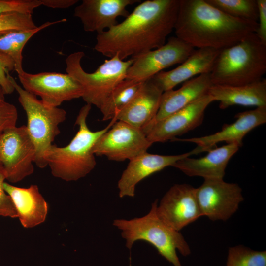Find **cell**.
<instances>
[{"mask_svg":"<svg viewBox=\"0 0 266 266\" xmlns=\"http://www.w3.org/2000/svg\"><path fill=\"white\" fill-rule=\"evenodd\" d=\"M152 145L141 130L117 120L97 140L92 151L110 160L130 161L146 152Z\"/></svg>","mask_w":266,"mask_h":266,"instance_id":"30bf717a","label":"cell"},{"mask_svg":"<svg viewBox=\"0 0 266 266\" xmlns=\"http://www.w3.org/2000/svg\"><path fill=\"white\" fill-rule=\"evenodd\" d=\"M6 180L4 170L0 165V216L12 218H18V214L10 196L3 188Z\"/></svg>","mask_w":266,"mask_h":266,"instance_id":"1f68e13d","label":"cell"},{"mask_svg":"<svg viewBox=\"0 0 266 266\" xmlns=\"http://www.w3.org/2000/svg\"><path fill=\"white\" fill-rule=\"evenodd\" d=\"M235 118H236L235 122L231 124H224L220 131L213 134L190 138H175L173 140L196 144L197 147L194 149L195 154L208 152L221 142L234 143L240 147L242 145L243 138L247 133L266 122V106L239 112Z\"/></svg>","mask_w":266,"mask_h":266,"instance_id":"9a60e30c","label":"cell"},{"mask_svg":"<svg viewBox=\"0 0 266 266\" xmlns=\"http://www.w3.org/2000/svg\"><path fill=\"white\" fill-rule=\"evenodd\" d=\"M220 50L212 48L195 49L180 65L168 71H162L150 79L164 92L196 75L210 73Z\"/></svg>","mask_w":266,"mask_h":266,"instance_id":"d6986e66","label":"cell"},{"mask_svg":"<svg viewBox=\"0 0 266 266\" xmlns=\"http://www.w3.org/2000/svg\"><path fill=\"white\" fill-rule=\"evenodd\" d=\"M212 85L210 73H208L184 82L177 90L164 92L153 125L207 94Z\"/></svg>","mask_w":266,"mask_h":266,"instance_id":"7402d4cb","label":"cell"},{"mask_svg":"<svg viewBox=\"0 0 266 266\" xmlns=\"http://www.w3.org/2000/svg\"><path fill=\"white\" fill-rule=\"evenodd\" d=\"M91 106L86 104L80 109L75 124L79 126L78 131L67 145L59 147L52 144L44 152V161L54 177L66 181H77L95 168L96 161L92 151L94 145L116 120L113 118L105 128L92 131L87 124Z\"/></svg>","mask_w":266,"mask_h":266,"instance_id":"3957f363","label":"cell"},{"mask_svg":"<svg viewBox=\"0 0 266 266\" xmlns=\"http://www.w3.org/2000/svg\"><path fill=\"white\" fill-rule=\"evenodd\" d=\"M9 78L27 116L26 126L36 150L34 164L40 168H44L47 166L43 155L60 133L59 125L66 120V112L63 108L45 105L36 96L24 90L10 74Z\"/></svg>","mask_w":266,"mask_h":266,"instance_id":"52a82bcc","label":"cell"},{"mask_svg":"<svg viewBox=\"0 0 266 266\" xmlns=\"http://www.w3.org/2000/svg\"><path fill=\"white\" fill-rule=\"evenodd\" d=\"M66 19L48 21L36 28L16 30L0 33V52L9 56L15 63V71L18 73L23 69V50L29 39L40 31L54 24L64 22Z\"/></svg>","mask_w":266,"mask_h":266,"instance_id":"cb8c5ba5","label":"cell"},{"mask_svg":"<svg viewBox=\"0 0 266 266\" xmlns=\"http://www.w3.org/2000/svg\"><path fill=\"white\" fill-rule=\"evenodd\" d=\"M3 188L12 200L23 227L32 228L45 221L48 204L37 185L21 188L4 182Z\"/></svg>","mask_w":266,"mask_h":266,"instance_id":"44dd1931","label":"cell"},{"mask_svg":"<svg viewBox=\"0 0 266 266\" xmlns=\"http://www.w3.org/2000/svg\"><path fill=\"white\" fill-rule=\"evenodd\" d=\"M36 150L26 125L5 131L0 136V165L6 180L20 182L34 172Z\"/></svg>","mask_w":266,"mask_h":266,"instance_id":"ba28073f","label":"cell"},{"mask_svg":"<svg viewBox=\"0 0 266 266\" xmlns=\"http://www.w3.org/2000/svg\"><path fill=\"white\" fill-rule=\"evenodd\" d=\"M140 0H82L74 11V16L79 18L86 32L97 33L117 25L119 17L126 18L129 13L127 7Z\"/></svg>","mask_w":266,"mask_h":266,"instance_id":"2e32d148","label":"cell"},{"mask_svg":"<svg viewBox=\"0 0 266 266\" xmlns=\"http://www.w3.org/2000/svg\"><path fill=\"white\" fill-rule=\"evenodd\" d=\"M266 72V44L256 33L220 51L210 72L212 84L237 86L263 79Z\"/></svg>","mask_w":266,"mask_h":266,"instance_id":"277c9868","label":"cell"},{"mask_svg":"<svg viewBox=\"0 0 266 266\" xmlns=\"http://www.w3.org/2000/svg\"><path fill=\"white\" fill-rule=\"evenodd\" d=\"M5 93L4 92L0 85V103L5 100Z\"/></svg>","mask_w":266,"mask_h":266,"instance_id":"e575fe53","label":"cell"},{"mask_svg":"<svg viewBox=\"0 0 266 266\" xmlns=\"http://www.w3.org/2000/svg\"><path fill=\"white\" fill-rule=\"evenodd\" d=\"M226 266H266V252L242 245L230 247Z\"/></svg>","mask_w":266,"mask_h":266,"instance_id":"4316f807","label":"cell"},{"mask_svg":"<svg viewBox=\"0 0 266 266\" xmlns=\"http://www.w3.org/2000/svg\"><path fill=\"white\" fill-rule=\"evenodd\" d=\"M163 93L150 79L143 82L132 100L113 118L139 129L145 134L155 122Z\"/></svg>","mask_w":266,"mask_h":266,"instance_id":"e0dca14e","label":"cell"},{"mask_svg":"<svg viewBox=\"0 0 266 266\" xmlns=\"http://www.w3.org/2000/svg\"><path fill=\"white\" fill-rule=\"evenodd\" d=\"M85 56L83 51L75 52L66 59V73L75 78L81 85L82 98L86 104L94 105L99 109L114 87L126 78L127 72L134 59L124 61L117 55L105 60L92 73L86 72L81 66Z\"/></svg>","mask_w":266,"mask_h":266,"instance_id":"8992f818","label":"cell"},{"mask_svg":"<svg viewBox=\"0 0 266 266\" xmlns=\"http://www.w3.org/2000/svg\"><path fill=\"white\" fill-rule=\"evenodd\" d=\"M210 5L234 18L257 22V0H206Z\"/></svg>","mask_w":266,"mask_h":266,"instance_id":"484cf974","label":"cell"},{"mask_svg":"<svg viewBox=\"0 0 266 266\" xmlns=\"http://www.w3.org/2000/svg\"><path fill=\"white\" fill-rule=\"evenodd\" d=\"M239 147L234 143L213 148L200 158L185 157L176 162L172 166L189 176H200L205 179H223L227 166Z\"/></svg>","mask_w":266,"mask_h":266,"instance_id":"ffe728a7","label":"cell"},{"mask_svg":"<svg viewBox=\"0 0 266 266\" xmlns=\"http://www.w3.org/2000/svg\"><path fill=\"white\" fill-rule=\"evenodd\" d=\"M41 5L42 0H0V15L12 12L32 14Z\"/></svg>","mask_w":266,"mask_h":266,"instance_id":"f1b7e54d","label":"cell"},{"mask_svg":"<svg viewBox=\"0 0 266 266\" xmlns=\"http://www.w3.org/2000/svg\"><path fill=\"white\" fill-rule=\"evenodd\" d=\"M156 212L164 223L179 231L202 216L196 188L187 184L173 185L157 205Z\"/></svg>","mask_w":266,"mask_h":266,"instance_id":"4fadbf2b","label":"cell"},{"mask_svg":"<svg viewBox=\"0 0 266 266\" xmlns=\"http://www.w3.org/2000/svg\"><path fill=\"white\" fill-rule=\"evenodd\" d=\"M258 23L232 17L206 0H180L174 31L194 48L221 50L256 33Z\"/></svg>","mask_w":266,"mask_h":266,"instance_id":"7a4b0ae2","label":"cell"},{"mask_svg":"<svg viewBox=\"0 0 266 266\" xmlns=\"http://www.w3.org/2000/svg\"><path fill=\"white\" fill-rule=\"evenodd\" d=\"M32 14L12 12L0 15V33L8 31L35 28Z\"/></svg>","mask_w":266,"mask_h":266,"instance_id":"83f0119b","label":"cell"},{"mask_svg":"<svg viewBox=\"0 0 266 266\" xmlns=\"http://www.w3.org/2000/svg\"><path fill=\"white\" fill-rule=\"evenodd\" d=\"M143 82L126 78L120 82L100 109L102 120L112 119L132 100Z\"/></svg>","mask_w":266,"mask_h":266,"instance_id":"d4e9b609","label":"cell"},{"mask_svg":"<svg viewBox=\"0 0 266 266\" xmlns=\"http://www.w3.org/2000/svg\"><path fill=\"white\" fill-rule=\"evenodd\" d=\"M157 200L152 204L146 215L131 220L116 219L113 225L121 231L122 237L129 249L138 240L149 242L159 253L174 266H182L176 254L183 256L190 254V247L183 235L164 223L158 216Z\"/></svg>","mask_w":266,"mask_h":266,"instance_id":"5b68a950","label":"cell"},{"mask_svg":"<svg viewBox=\"0 0 266 266\" xmlns=\"http://www.w3.org/2000/svg\"><path fill=\"white\" fill-rule=\"evenodd\" d=\"M180 0L141 2L121 23L97 33L95 50L110 58L136 57L166 43L174 30Z\"/></svg>","mask_w":266,"mask_h":266,"instance_id":"6da1fadb","label":"cell"},{"mask_svg":"<svg viewBox=\"0 0 266 266\" xmlns=\"http://www.w3.org/2000/svg\"><path fill=\"white\" fill-rule=\"evenodd\" d=\"M18 111L16 106L6 101L0 103V136L6 130L16 126Z\"/></svg>","mask_w":266,"mask_h":266,"instance_id":"4dcf8cb0","label":"cell"},{"mask_svg":"<svg viewBox=\"0 0 266 266\" xmlns=\"http://www.w3.org/2000/svg\"><path fill=\"white\" fill-rule=\"evenodd\" d=\"M196 194L202 216L212 221L228 220L244 199L238 184L221 178L205 179Z\"/></svg>","mask_w":266,"mask_h":266,"instance_id":"8fae6325","label":"cell"},{"mask_svg":"<svg viewBox=\"0 0 266 266\" xmlns=\"http://www.w3.org/2000/svg\"><path fill=\"white\" fill-rule=\"evenodd\" d=\"M193 154V150L177 155H162L146 152L130 160L118 182L120 198L133 197L135 187L142 180Z\"/></svg>","mask_w":266,"mask_h":266,"instance_id":"ac0fdd59","label":"cell"},{"mask_svg":"<svg viewBox=\"0 0 266 266\" xmlns=\"http://www.w3.org/2000/svg\"><path fill=\"white\" fill-rule=\"evenodd\" d=\"M43 6L52 8H67L79 1L77 0H42Z\"/></svg>","mask_w":266,"mask_h":266,"instance_id":"836d02e7","label":"cell"},{"mask_svg":"<svg viewBox=\"0 0 266 266\" xmlns=\"http://www.w3.org/2000/svg\"><path fill=\"white\" fill-rule=\"evenodd\" d=\"M208 94L219 102V108L225 109L234 105L266 106V79L242 85L213 84Z\"/></svg>","mask_w":266,"mask_h":266,"instance_id":"603a6c76","label":"cell"},{"mask_svg":"<svg viewBox=\"0 0 266 266\" xmlns=\"http://www.w3.org/2000/svg\"><path fill=\"white\" fill-rule=\"evenodd\" d=\"M12 70H15L14 61L8 55L0 52V85L5 95L15 91L9 78V72Z\"/></svg>","mask_w":266,"mask_h":266,"instance_id":"f546056e","label":"cell"},{"mask_svg":"<svg viewBox=\"0 0 266 266\" xmlns=\"http://www.w3.org/2000/svg\"><path fill=\"white\" fill-rule=\"evenodd\" d=\"M258 8V28L256 35L266 44V0H257Z\"/></svg>","mask_w":266,"mask_h":266,"instance_id":"d6a6232c","label":"cell"},{"mask_svg":"<svg viewBox=\"0 0 266 266\" xmlns=\"http://www.w3.org/2000/svg\"><path fill=\"white\" fill-rule=\"evenodd\" d=\"M22 88L39 96L46 105L58 107L65 101L82 97L80 84L67 73L43 72L30 73L24 70L17 73Z\"/></svg>","mask_w":266,"mask_h":266,"instance_id":"9c48e42d","label":"cell"},{"mask_svg":"<svg viewBox=\"0 0 266 266\" xmlns=\"http://www.w3.org/2000/svg\"><path fill=\"white\" fill-rule=\"evenodd\" d=\"M195 48L176 36L168 38L161 47L150 50L134 59L126 79L144 82L173 65L181 64Z\"/></svg>","mask_w":266,"mask_h":266,"instance_id":"7c38bea8","label":"cell"},{"mask_svg":"<svg viewBox=\"0 0 266 266\" xmlns=\"http://www.w3.org/2000/svg\"><path fill=\"white\" fill-rule=\"evenodd\" d=\"M214 101L206 94L189 105L155 123L146 133L153 144L173 140L201 124L207 106Z\"/></svg>","mask_w":266,"mask_h":266,"instance_id":"5bb4252c","label":"cell"}]
</instances>
